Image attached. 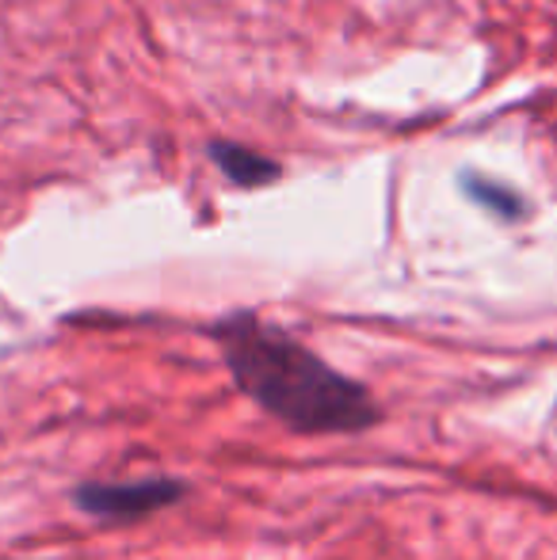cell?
<instances>
[{
    "instance_id": "obj_1",
    "label": "cell",
    "mask_w": 557,
    "mask_h": 560,
    "mask_svg": "<svg viewBox=\"0 0 557 560\" xmlns=\"http://www.w3.org/2000/svg\"><path fill=\"white\" fill-rule=\"evenodd\" d=\"M210 336L222 347L233 385L298 435H359L382 420V405L363 382L256 313H230Z\"/></svg>"
},
{
    "instance_id": "obj_2",
    "label": "cell",
    "mask_w": 557,
    "mask_h": 560,
    "mask_svg": "<svg viewBox=\"0 0 557 560\" xmlns=\"http://www.w3.org/2000/svg\"><path fill=\"white\" fill-rule=\"evenodd\" d=\"M187 495V485L176 477H149V480H127V485H81L73 492V503L89 515L100 518H138L164 511Z\"/></svg>"
},
{
    "instance_id": "obj_3",
    "label": "cell",
    "mask_w": 557,
    "mask_h": 560,
    "mask_svg": "<svg viewBox=\"0 0 557 560\" xmlns=\"http://www.w3.org/2000/svg\"><path fill=\"white\" fill-rule=\"evenodd\" d=\"M207 156L233 187L241 191H260V187L276 184L282 179V164L271 161V156L256 153V149L241 145V141H230V138H214L207 145Z\"/></svg>"
},
{
    "instance_id": "obj_4",
    "label": "cell",
    "mask_w": 557,
    "mask_h": 560,
    "mask_svg": "<svg viewBox=\"0 0 557 560\" xmlns=\"http://www.w3.org/2000/svg\"><path fill=\"white\" fill-rule=\"evenodd\" d=\"M462 184V195H466L474 207H481L485 214L500 218V222H523L531 214V202L523 199L515 187L500 184L492 176H481V172H462L459 176Z\"/></svg>"
}]
</instances>
